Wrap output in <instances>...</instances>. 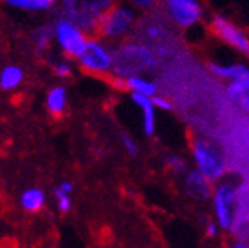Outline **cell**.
<instances>
[{
  "label": "cell",
  "mask_w": 249,
  "mask_h": 248,
  "mask_svg": "<svg viewBox=\"0 0 249 248\" xmlns=\"http://www.w3.org/2000/svg\"><path fill=\"white\" fill-rule=\"evenodd\" d=\"M190 154L192 166L196 168L199 172H202L211 183L216 184L225 180L228 172L227 158L214 142L204 137H196L192 140Z\"/></svg>",
  "instance_id": "obj_1"
},
{
  "label": "cell",
  "mask_w": 249,
  "mask_h": 248,
  "mask_svg": "<svg viewBox=\"0 0 249 248\" xmlns=\"http://www.w3.org/2000/svg\"><path fill=\"white\" fill-rule=\"evenodd\" d=\"M239 189L231 180H222L214 184L213 198H211V213L213 219L220 226L222 231H231L235 219Z\"/></svg>",
  "instance_id": "obj_2"
},
{
  "label": "cell",
  "mask_w": 249,
  "mask_h": 248,
  "mask_svg": "<svg viewBox=\"0 0 249 248\" xmlns=\"http://www.w3.org/2000/svg\"><path fill=\"white\" fill-rule=\"evenodd\" d=\"M135 21V12L134 8L129 5L117 3L107 9L102 17L99 19L96 34L102 40H119L126 35Z\"/></svg>",
  "instance_id": "obj_3"
},
{
  "label": "cell",
  "mask_w": 249,
  "mask_h": 248,
  "mask_svg": "<svg viewBox=\"0 0 249 248\" xmlns=\"http://www.w3.org/2000/svg\"><path fill=\"white\" fill-rule=\"evenodd\" d=\"M53 37L59 51L70 59H78L90 40L81 26L66 17H61L53 23Z\"/></svg>",
  "instance_id": "obj_4"
},
{
  "label": "cell",
  "mask_w": 249,
  "mask_h": 248,
  "mask_svg": "<svg viewBox=\"0 0 249 248\" xmlns=\"http://www.w3.org/2000/svg\"><path fill=\"white\" fill-rule=\"evenodd\" d=\"M78 63L82 70L93 73V75H105L108 72H113L116 64V54L113 52L105 40L91 38L87 43L84 52L78 58Z\"/></svg>",
  "instance_id": "obj_5"
},
{
  "label": "cell",
  "mask_w": 249,
  "mask_h": 248,
  "mask_svg": "<svg viewBox=\"0 0 249 248\" xmlns=\"http://www.w3.org/2000/svg\"><path fill=\"white\" fill-rule=\"evenodd\" d=\"M210 26L213 34L223 44L230 46L232 51L249 58V35L243 29H240L237 24L232 23L225 16L216 14L211 19Z\"/></svg>",
  "instance_id": "obj_6"
},
{
  "label": "cell",
  "mask_w": 249,
  "mask_h": 248,
  "mask_svg": "<svg viewBox=\"0 0 249 248\" xmlns=\"http://www.w3.org/2000/svg\"><path fill=\"white\" fill-rule=\"evenodd\" d=\"M163 5L170 21L181 29L196 26L204 17V9L199 0H163Z\"/></svg>",
  "instance_id": "obj_7"
},
{
  "label": "cell",
  "mask_w": 249,
  "mask_h": 248,
  "mask_svg": "<svg viewBox=\"0 0 249 248\" xmlns=\"http://www.w3.org/2000/svg\"><path fill=\"white\" fill-rule=\"evenodd\" d=\"M181 181H182L184 192L190 200L199 204H205L211 201L213 191H214V183H211L204 173L199 172L196 168H192L187 172L181 178Z\"/></svg>",
  "instance_id": "obj_8"
},
{
  "label": "cell",
  "mask_w": 249,
  "mask_h": 248,
  "mask_svg": "<svg viewBox=\"0 0 249 248\" xmlns=\"http://www.w3.org/2000/svg\"><path fill=\"white\" fill-rule=\"evenodd\" d=\"M131 101L142 111V130L147 137H152L157 130V108L154 105L152 97L131 93Z\"/></svg>",
  "instance_id": "obj_9"
},
{
  "label": "cell",
  "mask_w": 249,
  "mask_h": 248,
  "mask_svg": "<svg viewBox=\"0 0 249 248\" xmlns=\"http://www.w3.org/2000/svg\"><path fill=\"white\" fill-rule=\"evenodd\" d=\"M208 69L213 76H216L217 79H222V81H227V82L249 79V64H245V63L223 64V63L211 61V63H208Z\"/></svg>",
  "instance_id": "obj_10"
},
{
  "label": "cell",
  "mask_w": 249,
  "mask_h": 248,
  "mask_svg": "<svg viewBox=\"0 0 249 248\" xmlns=\"http://www.w3.org/2000/svg\"><path fill=\"white\" fill-rule=\"evenodd\" d=\"M225 92L228 101L235 108L245 114H249V79L228 82Z\"/></svg>",
  "instance_id": "obj_11"
},
{
  "label": "cell",
  "mask_w": 249,
  "mask_h": 248,
  "mask_svg": "<svg viewBox=\"0 0 249 248\" xmlns=\"http://www.w3.org/2000/svg\"><path fill=\"white\" fill-rule=\"evenodd\" d=\"M47 201L46 192L41 188H36V186H31L26 188L18 196V206L28 213H38L44 209Z\"/></svg>",
  "instance_id": "obj_12"
},
{
  "label": "cell",
  "mask_w": 249,
  "mask_h": 248,
  "mask_svg": "<svg viewBox=\"0 0 249 248\" xmlns=\"http://www.w3.org/2000/svg\"><path fill=\"white\" fill-rule=\"evenodd\" d=\"M69 104V93L67 89L62 85H55L46 95V108L49 114L53 117H59L66 113Z\"/></svg>",
  "instance_id": "obj_13"
},
{
  "label": "cell",
  "mask_w": 249,
  "mask_h": 248,
  "mask_svg": "<svg viewBox=\"0 0 249 248\" xmlns=\"http://www.w3.org/2000/svg\"><path fill=\"white\" fill-rule=\"evenodd\" d=\"M74 192V184L70 180H62L59 181L55 188L52 189V196L55 200V207L61 215L70 213L73 207L71 195Z\"/></svg>",
  "instance_id": "obj_14"
},
{
  "label": "cell",
  "mask_w": 249,
  "mask_h": 248,
  "mask_svg": "<svg viewBox=\"0 0 249 248\" xmlns=\"http://www.w3.org/2000/svg\"><path fill=\"white\" fill-rule=\"evenodd\" d=\"M122 84L126 90H129L131 93H137V95H143V96H149L154 97L158 95V87L152 79H147L142 75H132L128 76L126 79H122Z\"/></svg>",
  "instance_id": "obj_15"
},
{
  "label": "cell",
  "mask_w": 249,
  "mask_h": 248,
  "mask_svg": "<svg viewBox=\"0 0 249 248\" xmlns=\"http://www.w3.org/2000/svg\"><path fill=\"white\" fill-rule=\"evenodd\" d=\"M24 73L21 67L16 64H8L0 70V89L3 92H14L21 85Z\"/></svg>",
  "instance_id": "obj_16"
},
{
  "label": "cell",
  "mask_w": 249,
  "mask_h": 248,
  "mask_svg": "<svg viewBox=\"0 0 249 248\" xmlns=\"http://www.w3.org/2000/svg\"><path fill=\"white\" fill-rule=\"evenodd\" d=\"M3 2L12 9L29 12H46L56 5V0H3Z\"/></svg>",
  "instance_id": "obj_17"
},
{
  "label": "cell",
  "mask_w": 249,
  "mask_h": 248,
  "mask_svg": "<svg viewBox=\"0 0 249 248\" xmlns=\"http://www.w3.org/2000/svg\"><path fill=\"white\" fill-rule=\"evenodd\" d=\"M164 166L169 169L172 175H175L177 178H182L187 172H189L193 166L190 165V160L185 158L181 154H167L164 157Z\"/></svg>",
  "instance_id": "obj_18"
},
{
  "label": "cell",
  "mask_w": 249,
  "mask_h": 248,
  "mask_svg": "<svg viewBox=\"0 0 249 248\" xmlns=\"http://www.w3.org/2000/svg\"><path fill=\"white\" fill-rule=\"evenodd\" d=\"M32 43L34 46L38 49V51L44 52L47 51L49 47L52 46V43L55 41V37H53V26H47V24H43V26L36 28L32 32Z\"/></svg>",
  "instance_id": "obj_19"
},
{
  "label": "cell",
  "mask_w": 249,
  "mask_h": 248,
  "mask_svg": "<svg viewBox=\"0 0 249 248\" xmlns=\"http://www.w3.org/2000/svg\"><path fill=\"white\" fill-rule=\"evenodd\" d=\"M52 72L56 78H69L73 73V64H71L70 58L56 59L52 66Z\"/></svg>",
  "instance_id": "obj_20"
},
{
  "label": "cell",
  "mask_w": 249,
  "mask_h": 248,
  "mask_svg": "<svg viewBox=\"0 0 249 248\" xmlns=\"http://www.w3.org/2000/svg\"><path fill=\"white\" fill-rule=\"evenodd\" d=\"M120 143H122V148L123 151L126 153L129 157H137L140 153V146L137 143V140L132 137L131 134L128 133H122L120 134Z\"/></svg>",
  "instance_id": "obj_21"
},
{
  "label": "cell",
  "mask_w": 249,
  "mask_h": 248,
  "mask_svg": "<svg viewBox=\"0 0 249 248\" xmlns=\"http://www.w3.org/2000/svg\"><path fill=\"white\" fill-rule=\"evenodd\" d=\"M204 231H205V236L210 239H216L219 234L222 233L220 226L216 222V219L213 218H207L204 222Z\"/></svg>",
  "instance_id": "obj_22"
},
{
  "label": "cell",
  "mask_w": 249,
  "mask_h": 248,
  "mask_svg": "<svg viewBox=\"0 0 249 248\" xmlns=\"http://www.w3.org/2000/svg\"><path fill=\"white\" fill-rule=\"evenodd\" d=\"M124 2H126V5H129L134 9L146 11V9L154 8L155 3H157V0H124Z\"/></svg>",
  "instance_id": "obj_23"
},
{
  "label": "cell",
  "mask_w": 249,
  "mask_h": 248,
  "mask_svg": "<svg viewBox=\"0 0 249 248\" xmlns=\"http://www.w3.org/2000/svg\"><path fill=\"white\" fill-rule=\"evenodd\" d=\"M152 101H154V105L157 110H161V111H170L172 110V102H170V99L166 96L157 95L152 97Z\"/></svg>",
  "instance_id": "obj_24"
},
{
  "label": "cell",
  "mask_w": 249,
  "mask_h": 248,
  "mask_svg": "<svg viewBox=\"0 0 249 248\" xmlns=\"http://www.w3.org/2000/svg\"><path fill=\"white\" fill-rule=\"evenodd\" d=\"M230 248H249V242H248V241L235 239V241L230 245Z\"/></svg>",
  "instance_id": "obj_25"
},
{
  "label": "cell",
  "mask_w": 249,
  "mask_h": 248,
  "mask_svg": "<svg viewBox=\"0 0 249 248\" xmlns=\"http://www.w3.org/2000/svg\"><path fill=\"white\" fill-rule=\"evenodd\" d=\"M147 34H149V37H152V38H157V37H160V34H161V28L151 26V28L147 29Z\"/></svg>",
  "instance_id": "obj_26"
}]
</instances>
